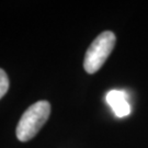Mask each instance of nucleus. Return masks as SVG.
Wrapping results in <instances>:
<instances>
[{"instance_id": "obj_3", "label": "nucleus", "mask_w": 148, "mask_h": 148, "mask_svg": "<svg viewBox=\"0 0 148 148\" xmlns=\"http://www.w3.org/2000/svg\"><path fill=\"white\" fill-rule=\"evenodd\" d=\"M106 99L117 117H125L131 114V104L128 103V95L124 91L111 90L108 92Z\"/></svg>"}, {"instance_id": "obj_2", "label": "nucleus", "mask_w": 148, "mask_h": 148, "mask_svg": "<svg viewBox=\"0 0 148 148\" xmlns=\"http://www.w3.org/2000/svg\"><path fill=\"white\" fill-rule=\"evenodd\" d=\"M116 37L111 31H104L93 40L87 49L84 60V68L88 74H95L103 66L112 53Z\"/></svg>"}, {"instance_id": "obj_1", "label": "nucleus", "mask_w": 148, "mask_h": 148, "mask_svg": "<svg viewBox=\"0 0 148 148\" xmlns=\"http://www.w3.org/2000/svg\"><path fill=\"white\" fill-rule=\"evenodd\" d=\"M51 114V104L41 100L32 104L22 114L16 125V137L21 142H27L40 132Z\"/></svg>"}, {"instance_id": "obj_4", "label": "nucleus", "mask_w": 148, "mask_h": 148, "mask_svg": "<svg viewBox=\"0 0 148 148\" xmlns=\"http://www.w3.org/2000/svg\"><path fill=\"white\" fill-rule=\"evenodd\" d=\"M9 89V79L3 69L0 68V99L7 93Z\"/></svg>"}]
</instances>
